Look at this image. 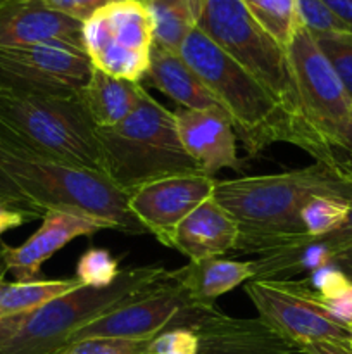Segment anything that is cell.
Listing matches in <instances>:
<instances>
[{
	"label": "cell",
	"mask_w": 352,
	"mask_h": 354,
	"mask_svg": "<svg viewBox=\"0 0 352 354\" xmlns=\"http://www.w3.org/2000/svg\"><path fill=\"white\" fill-rule=\"evenodd\" d=\"M147 351L152 354H199V337L192 328H169L150 339Z\"/></svg>",
	"instance_id": "30"
},
{
	"label": "cell",
	"mask_w": 352,
	"mask_h": 354,
	"mask_svg": "<svg viewBox=\"0 0 352 354\" xmlns=\"http://www.w3.org/2000/svg\"><path fill=\"white\" fill-rule=\"evenodd\" d=\"M255 21L283 47L299 30L297 0H242Z\"/></svg>",
	"instance_id": "24"
},
{
	"label": "cell",
	"mask_w": 352,
	"mask_h": 354,
	"mask_svg": "<svg viewBox=\"0 0 352 354\" xmlns=\"http://www.w3.org/2000/svg\"><path fill=\"white\" fill-rule=\"evenodd\" d=\"M86 52L62 44L0 48V86L23 93L76 99L92 76Z\"/></svg>",
	"instance_id": "11"
},
{
	"label": "cell",
	"mask_w": 352,
	"mask_h": 354,
	"mask_svg": "<svg viewBox=\"0 0 352 354\" xmlns=\"http://www.w3.org/2000/svg\"><path fill=\"white\" fill-rule=\"evenodd\" d=\"M216 178L179 175L155 180L128 196L133 216L161 244L173 249L176 228L193 209L214 196Z\"/></svg>",
	"instance_id": "13"
},
{
	"label": "cell",
	"mask_w": 352,
	"mask_h": 354,
	"mask_svg": "<svg viewBox=\"0 0 352 354\" xmlns=\"http://www.w3.org/2000/svg\"><path fill=\"white\" fill-rule=\"evenodd\" d=\"M331 265L337 266L352 282V242L333 252V256H331Z\"/></svg>",
	"instance_id": "37"
},
{
	"label": "cell",
	"mask_w": 352,
	"mask_h": 354,
	"mask_svg": "<svg viewBox=\"0 0 352 354\" xmlns=\"http://www.w3.org/2000/svg\"><path fill=\"white\" fill-rule=\"evenodd\" d=\"M304 354H352L347 342H333V341H321L313 342L302 348Z\"/></svg>",
	"instance_id": "35"
},
{
	"label": "cell",
	"mask_w": 352,
	"mask_h": 354,
	"mask_svg": "<svg viewBox=\"0 0 352 354\" xmlns=\"http://www.w3.org/2000/svg\"><path fill=\"white\" fill-rule=\"evenodd\" d=\"M297 90L311 131L316 138L314 159L330 165L349 123L352 102L313 35L299 26L286 47Z\"/></svg>",
	"instance_id": "8"
},
{
	"label": "cell",
	"mask_w": 352,
	"mask_h": 354,
	"mask_svg": "<svg viewBox=\"0 0 352 354\" xmlns=\"http://www.w3.org/2000/svg\"><path fill=\"white\" fill-rule=\"evenodd\" d=\"M0 140L38 158L102 173L95 127L81 97L33 95L0 86Z\"/></svg>",
	"instance_id": "7"
},
{
	"label": "cell",
	"mask_w": 352,
	"mask_h": 354,
	"mask_svg": "<svg viewBox=\"0 0 352 354\" xmlns=\"http://www.w3.org/2000/svg\"><path fill=\"white\" fill-rule=\"evenodd\" d=\"M309 241L320 242V244H323L324 248L330 249L331 252L344 248V245L351 244L352 242V204H351V209H349L347 218H345V221L337 228V230L330 232V234L323 235V237L320 239H309Z\"/></svg>",
	"instance_id": "34"
},
{
	"label": "cell",
	"mask_w": 352,
	"mask_h": 354,
	"mask_svg": "<svg viewBox=\"0 0 352 354\" xmlns=\"http://www.w3.org/2000/svg\"><path fill=\"white\" fill-rule=\"evenodd\" d=\"M199 354H293L300 348L262 318H235L209 308L192 327Z\"/></svg>",
	"instance_id": "15"
},
{
	"label": "cell",
	"mask_w": 352,
	"mask_h": 354,
	"mask_svg": "<svg viewBox=\"0 0 352 354\" xmlns=\"http://www.w3.org/2000/svg\"><path fill=\"white\" fill-rule=\"evenodd\" d=\"M154 23V45L179 52L190 31L197 26L200 0H141Z\"/></svg>",
	"instance_id": "22"
},
{
	"label": "cell",
	"mask_w": 352,
	"mask_h": 354,
	"mask_svg": "<svg viewBox=\"0 0 352 354\" xmlns=\"http://www.w3.org/2000/svg\"><path fill=\"white\" fill-rule=\"evenodd\" d=\"M171 279L193 303L214 304L219 296L254 279V268L252 261H235L216 256L202 261H190L182 268L173 270Z\"/></svg>",
	"instance_id": "20"
},
{
	"label": "cell",
	"mask_w": 352,
	"mask_h": 354,
	"mask_svg": "<svg viewBox=\"0 0 352 354\" xmlns=\"http://www.w3.org/2000/svg\"><path fill=\"white\" fill-rule=\"evenodd\" d=\"M349 348L352 349V335H351V341H349Z\"/></svg>",
	"instance_id": "40"
},
{
	"label": "cell",
	"mask_w": 352,
	"mask_h": 354,
	"mask_svg": "<svg viewBox=\"0 0 352 354\" xmlns=\"http://www.w3.org/2000/svg\"><path fill=\"white\" fill-rule=\"evenodd\" d=\"M245 292L257 310L259 318L302 348L313 342L351 341L352 327L333 320L300 280L254 279L245 282Z\"/></svg>",
	"instance_id": "12"
},
{
	"label": "cell",
	"mask_w": 352,
	"mask_h": 354,
	"mask_svg": "<svg viewBox=\"0 0 352 354\" xmlns=\"http://www.w3.org/2000/svg\"><path fill=\"white\" fill-rule=\"evenodd\" d=\"M145 88L140 82L114 78L93 68L81 92V102L95 128H113L123 123L140 104Z\"/></svg>",
	"instance_id": "21"
},
{
	"label": "cell",
	"mask_w": 352,
	"mask_h": 354,
	"mask_svg": "<svg viewBox=\"0 0 352 354\" xmlns=\"http://www.w3.org/2000/svg\"><path fill=\"white\" fill-rule=\"evenodd\" d=\"M0 194L41 216L48 209L79 211L113 230L148 234L128 207V196L106 175L38 158L0 140Z\"/></svg>",
	"instance_id": "2"
},
{
	"label": "cell",
	"mask_w": 352,
	"mask_h": 354,
	"mask_svg": "<svg viewBox=\"0 0 352 354\" xmlns=\"http://www.w3.org/2000/svg\"><path fill=\"white\" fill-rule=\"evenodd\" d=\"M316 196L352 203V180L316 161L276 175L216 180L214 199L237 221V252L275 251L306 239L300 211Z\"/></svg>",
	"instance_id": "1"
},
{
	"label": "cell",
	"mask_w": 352,
	"mask_h": 354,
	"mask_svg": "<svg viewBox=\"0 0 352 354\" xmlns=\"http://www.w3.org/2000/svg\"><path fill=\"white\" fill-rule=\"evenodd\" d=\"M38 216L40 214L35 213V211L24 209V207L12 206V204H0V235L24 223H30V221L37 220Z\"/></svg>",
	"instance_id": "33"
},
{
	"label": "cell",
	"mask_w": 352,
	"mask_h": 354,
	"mask_svg": "<svg viewBox=\"0 0 352 354\" xmlns=\"http://www.w3.org/2000/svg\"><path fill=\"white\" fill-rule=\"evenodd\" d=\"M145 76L154 88L161 90L169 99L178 102L183 109L224 113L216 97L211 93L200 76L186 64L179 52L166 50L154 45L150 66Z\"/></svg>",
	"instance_id": "19"
},
{
	"label": "cell",
	"mask_w": 352,
	"mask_h": 354,
	"mask_svg": "<svg viewBox=\"0 0 352 354\" xmlns=\"http://www.w3.org/2000/svg\"><path fill=\"white\" fill-rule=\"evenodd\" d=\"M169 275L161 265L130 266L109 287L79 286L30 313L0 318V354H55L79 328L145 296Z\"/></svg>",
	"instance_id": "3"
},
{
	"label": "cell",
	"mask_w": 352,
	"mask_h": 354,
	"mask_svg": "<svg viewBox=\"0 0 352 354\" xmlns=\"http://www.w3.org/2000/svg\"><path fill=\"white\" fill-rule=\"evenodd\" d=\"M6 273H7V266H6V261H3V256H2V244H0V283L6 280Z\"/></svg>",
	"instance_id": "38"
},
{
	"label": "cell",
	"mask_w": 352,
	"mask_h": 354,
	"mask_svg": "<svg viewBox=\"0 0 352 354\" xmlns=\"http://www.w3.org/2000/svg\"><path fill=\"white\" fill-rule=\"evenodd\" d=\"M40 2H43L50 9L68 14V16L85 23L86 19H90L100 9L114 2H121V0H40Z\"/></svg>",
	"instance_id": "31"
},
{
	"label": "cell",
	"mask_w": 352,
	"mask_h": 354,
	"mask_svg": "<svg viewBox=\"0 0 352 354\" xmlns=\"http://www.w3.org/2000/svg\"><path fill=\"white\" fill-rule=\"evenodd\" d=\"M238 237L237 221L213 196L179 223L173 239V249L190 261H202L235 251Z\"/></svg>",
	"instance_id": "18"
},
{
	"label": "cell",
	"mask_w": 352,
	"mask_h": 354,
	"mask_svg": "<svg viewBox=\"0 0 352 354\" xmlns=\"http://www.w3.org/2000/svg\"><path fill=\"white\" fill-rule=\"evenodd\" d=\"M197 28L275 97L295 130L297 147L314 158L316 138L304 114L286 48L252 17L242 0H200Z\"/></svg>",
	"instance_id": "4"
},
{
	"label": "cell",
	"mask_w": 352,
	"mask_h": 354,
	"mask_svg": "<svg viewBox=\"0 0 352 354\" xmlns=\"http://www.w3.org/2000/svg\"><path fill=\"white\" fill-rule=\"evenodd\" d=\"M102 173L126 196L155 180L204 175L179 140L175 111L145 90L137 109L113 128H95Z\"/></svg>",
	"instance_id": "5"
},
{
	"label": "cell",
	"mask_w": 352,
	"mask_h": 354,
	"mask_svg": "<svg viewBox=\"0 0 352 354\" xmlns=\"http://www.w3.org/2000/svg\"><path fill=\"white\" fill-rule=\"evenodd\" d=\"M121 272L123 268L119 265V259L114 258L107 249L93 248L79 256L76 263L75 279L83 287L102 289V287L113 286L119 279Z\"/></svg>",
	"instance_id": "26"
},
{
	"label": "cell",
	"mask_w": 352,
	"mask_h": 354,
	"mask_svg": "<svg viewBox=\"0 0 352 354\" xmlns=\"http://www.w3.org/2000/svg\"><path fill=\"white\" fill-rule=\"evenodd\" d=\"M297 17L309 33H338L349 28L324 6L323 0H297Z\"/></svg>",
	"instance_id": "28"
},
{
	"label": "cell",
	"mask_w": 352,
	"mask_h": 354,
	"mask_svg": "<svg viewBox=\"0 0 352 354\" xmlns=\"http://www.w3.org/2000/svg\"><path fill=\"white\" fill-rule=\"evenodd\" d=\"M90 62L114 78L141 82L150 66L154 23L141 0H121L83 23Z\"/></svg>",
	"instance_id": "9"
},
{
	"label": "cell",
	"mask_w": 352,
	"mask_h": 354,
	"mask_svg": "<svg viewBox=\"0 0 352 354\" xmlns=\"http://www.w3.org/2000/svg\"><path fill=\"white\" fill-rule=\"evenodd\" d=\"M179 140L204 175L214 178L221 169L242 171L237 133L230 118L217 111H175Z\"/></svg>",
	"instance_id": "17"
},
{
	"label": "cell",
	"mask_w": 352,
	"mask_h": 354,
	"mask_svg": "<svg viewBox=\"0 0 352 354\" xmlns=\"http://www.w3.org/2000/svg\"><path fill=\"white\" fill-rule=\"evenodd\" d=\"M216 304H197L185 290L173 282L171 275L145 296L110 311L79 328L68 344L83 339H130L150 341L169 328H192L209 308ZM66 344V346H68Z\"/></svg>",
	"instance_id": "10"
},
{
	"label": "cell",
	"mask_w": 352,
	"mask_h": 354,
	"mask_svg": "<svg viewBox=\"0 0 352 354\" xmlns=\"http://www.w3.org/2000/svg\"><path fill=\"white\" fill-rule=\"evenodd\" d=\"M0 204H12V206H16V204H14V203H10V201L7 199V197H3L2 194H0ZM17 207H19V206H17Z\"/></svg>",
	"instance_id": "39"
},
{
	"label": "cell",
	"mask_w": 352,
	"mask_h": 354,
	"mask_svg": "<svg viewBox=\"0 0 352 354\" xmlns=\"http://www.w3.org/2000/svg\"><path fill=\"white\" fill-rule=\"evenodd\" d=\"M141 354H152V353H148V351H145V353H141Z\"/></svg>",
	"instance_id": "41"
},
{
	"label": "cell",
	"mask_w": 352,
	"mask_h": 354,
	"mask_svg": "<svg viewBox=\"0 0 352 354\" xmlns=\"http://www.w3.org/2000/svg\"><path fill=\"white\" fill-rule=\"evenodd\" d=\"M79 287L76 279L66 280H33V282L0 283V318L30 313L55 297Z\"/></svg>",
	"instance_id": "23"
},
{
	"label": "cell",
	"mask_w": 352,
	"mask_h": 354,
	"mask_svg": "<svg viewBox=\"0 0 352 354\" xmlns=\"http://www.w3.org/2000/svg\"><path fill=\"white\" fill-rule=\"evenodd\" d=\"M306 289V287H304ZM309 294V292H307ZM311 296V294H309ZM333 320L352 327V282H349L340 292L335 294L333 297L324 301H316Z\"/></svg>",
	"instance_id": "32"
},
{
	"label": "cell",
	"mask_w": 352,
	"mask_h": 354,
	"mask_svg": "<svg viewBox=\"0 0 352 354\" xmlns=\"http://www.w3.org/2000/svg\"><path fill=\"white\" fill-rule=\"evenodd\" d=\"M323 2L352 33V0H323Z\"/></svg>",
	"instance_id": "36"
},
{
	"label": "cell",
	"mask_w": 352,
	"mask_h": 354,
	"mask_svg": "<svg viewBox=\"0 0 352 354\" xmlns=\"http://www.w3.org/2000/svg\"><path fill=\"white\" fill-rule=\"evenodd\" d=\"M351 204V201L331 196H316L307 201L300 211L306 239H320L337 230L347 218Z\"/></svg>",
	"instance_id": "25"
},
{
	"label": "cell",
	"mask_w": 352,
	"mask_h": 354,
	"mask_svg": "<svg viewBox=\"0 0 352 354\" xmlns=\"http://www.w3.org/2000/svg\"><path fill=\"white\" fill-rule=\"evenodd\" d=\"M179 55L216 97L248 154L257 156L278 142L299 144L289 116L275 97L202 30L195 26L190 31Z\"/></svg>",
	"instance_id": "6"
},
{
	"label": "cell",
	"mask_w": 352,
	"mask_h": 354,
	"mask_svg": "<svg viewBox=\"0 0 352 354\" xmlns=\"http://www.w3.org/2000/svg\"><path fill=\"white\" fill-rule=\"evenodd\" d=\"M62 44L85 52L83 23L40 0H0V48Z\"/></svg>",
	"instance_id": "16"
},
{
	"label": "cell",
	"mask_w": 352,
	"mask_h": 354,
	"mask_svg": "<svg viewBox=\"0 0 352 354\" xmlns=\"http://www.w3.org/2000/svg\"><path fill=\"white\" fill-rule=\"evenodd\" d=\"M313 38L324 57L328 59L333 71L337 73L338 80L352 102V33L351 31L317 33L313 35Z\"/></svg>",
	"instance_id": "27"
},
{
	"label": "cell",
	"mask_w": 352,
	"mask_h": 354,
	"mask_svg": "<svg viewBox=\"0 0 352 354\" xmlns=\"http://www.w3.org/2000/svg\"><path fill=\"white\" fill-rule=\"evenodd\" d=\"M150 341L130 339H83L64 346L55 354H141L147 351Z\"/></svg>",
	"instance_id": "29"
},
{
	"label": "cell",
	"mask_w": 352,
	"mask_h": 354,
	"mask_svg": "<svg viewBox=\"0 0 352 354\" xmlns=\"http://www.w3.org/2000/svg\"><path fill=\"white\" fill-rule=\"evenodd\" d=\"M100 230H113L109 223L79 211L48 209L41 214V225L28 241L10 248L2 244V256L7 273L16 282L40 280L41 266L57 251L78 237H90Z\"/></svg>",
	"instance_id": "14"
}]
</instances>
